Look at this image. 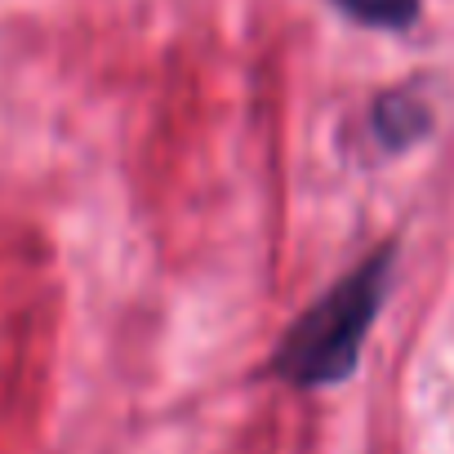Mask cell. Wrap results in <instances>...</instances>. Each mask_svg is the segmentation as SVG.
<instances>
[{"instance_id":"1","label":"cell","mask_w":454,"mask_h":454,"mask_svg":"<svg viewBox=\"0 0 454 454\" xmlns=\"http://www.w3.org/2000/svg\"><path fill=\"white\" fill-rule=\"evenodd\" d=\"M392 263H396V250L379 246L352 272H343L312 308H303L272 352V374L286 379L290 387L343 383L356 370L361 348L374 330V317L387 299Z\"/></svg>"},{"instance_id":"2","label":"cell","mask_w":454,"mask_h":454,"mask_svg":"<svg viewBox=\"0 0 454 454\" xmlns=\"http://www.w3.org/2000/svg\"><path fill=\"white\" fill-rule=\"evenodd\" d=\"M432 125V107L414 94V90H392L370 107V138L383 156H396L405 147H414Z\"/></svg>"},{"instance_id":"3","label":"cell","mask_w":454,"mask_h":454,"mask_svg":"<svg viewBox=\"0 0 454 454\" xmlns=\"http://www.w3.org/2000/svg\"><path fill=\"white\" fill-rule=\"evenodd\" d=\"M352 23L374 32H410L423 14V0H330Z\"/></svg>"}]
</instances>
